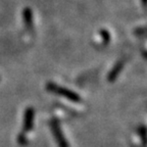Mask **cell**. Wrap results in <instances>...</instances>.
Listing matches in <instances>:
<instances>
[{"instance_id":"obj_1","label":"cell","mask_w":147,"mask_h":147,"mask_svg":"<svg viewBox=\"0 0 147 147\" xmlns=\"http://www.w3.org/2000/svg\"><path fill=\"white\" fill-rule=\"evenodd\" d=\"M46 88H47L48 91L52 92V93H55V94L59 95V96L64 97V98L69 99V100L73 101V102H77V103H79V102L82 101V98L77 94L76 92L71 91V90L67 89V88L58 86V85H56V84H54V83H51V82L47 83Z\"/></svg>"},{"instance_id":"obj_2","label":"cell","mask_w":147,"mask_h":147,"mask_svg":"<svg viewBox=\"0 0 147 147\" xmlns=\"http://www.w3.org/2000/svg\"><path fill=\"white\" fill-rule=\"evenodd\" d=\"M51 129H52V133L55 137V140L58 143L59 147H69L67 140L64 139L63 135H62V132L60 130L59 124H58L57 121H52L51 122Z\"/></svg>"},{"instance_id":"obj_3","label":"cell","mask_w":147,"mask_h":147,"mask_svg":"<svg viewBox=\"0 0 147 147\" xmlns=\"http://www.w3.org/2000/svg\"><path fill=\"white\" fill-rule=\"evenodd\" d=\"M33 122H34V109L32 107H28L25 113V119H24V131L29 132L33 127Z\"/></svg>"},{"instance_id":"obj_4","label":"cell","mask_w":147,"mask_h":147,"mask_svg":"<svg viewBox=\"0 0 147 147\" xmlns=\"http://www.w3.org/2000/svg\"><path fill=\"white\" fill-rule=\"evenodd\" d=\"M124 64H125L124 59L119 60V61L115 64V67L111 69V71H110L109 74H108L107 79L109 82H113V81L117 78V76L119 75V73H121V71L123 69V67H124Z\"/></svg>"},{"instance_id":"obj_5","label":"cell","mask_w":147,"mask_h":147,"mask_svg":"<svg viewBox=\"0 0 147 147\" xmlns=\"http://www.w3.org/2000/svg\"><path fill=\"white\" fill-rule=\"evenodd\" d=\"M23 18H24V23H25L26 27H27L28 30H32L33 29V13H32V10H31L29 7L25 8L23 10Z\"/></svg>"},{"instance_id":"obj_6","label":"cell","mask_w":147,"mask_h":147,"mask_svg":"<svg viewBox=\"0 0 147 147\" xmlns=\"http://www.w3.org/2000/svg\"><path fill=\"white\" fill-rule=\"evenodd\" d=\"M100 36L102 37V42H103V44L105 45V44H108V42H109V39H110V36H109V33H108L107 30H104V29H102V30H100Z\"/></svg>"},{"instance_id":"obj_7","label":"cell","mask_w":147,"mask_h":147,"mask_svg":"<svg viewBox=\"0 0 147 147\" xmlns=\"http://www.w3.org/2000/svg\"><path fill=\"white\" fill-rule=\"evenodd\" d=\"M27 138H26L25 136V133H22L18 135V142H20V144H25V143H27V140H26Z\"/></svg>"},{"instance_id":"obj_8","label":"cell","mask_w":147,"mask_h":147,"mask_svg":"<svg viewBox=\"0 0 147 147\" xmlns=\"http://www.w3.org/2000/svg\"><path fill=\"white\" fill-rule=\"evenodd\" d=\"M142 3H143V5L145 6V3H146V0H142Z\"/></svg>"}]
</instances>
